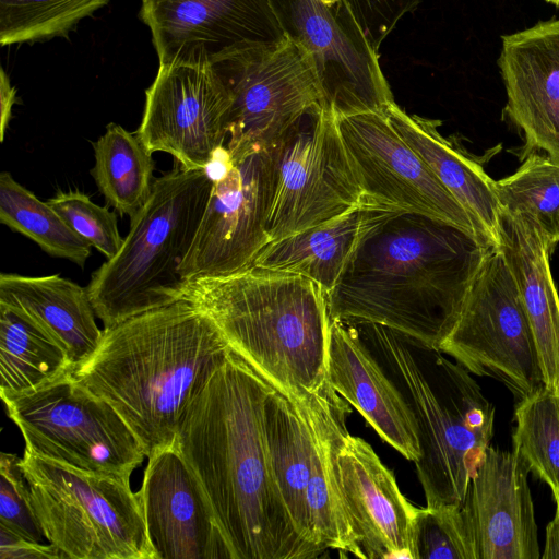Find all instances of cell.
Here are the masks:
<instances>
[{
  "mask_svg": "<svg viewBox=\"0 0 559 559\" xmlns=\"http://www.w3.org/2000/svg\"><path fill=\"white\" fill-rule=\"evenodd\" d=\"M273 390L233 350L189 403L176 444L200 481L231 559H313L273 475L264 425Z\"/></svg>",
  "mask_w": 559,
  "mask_h": 559,
  "instance_id": "obj_1",
  "label": "cell"
},
{
  "mask_svg": "<svg viewBox=\"0 0 559 559\" xmlns=\"http://www.w3.org/2000/svg\"><path fill=\"white\" fill-rule=\"evenodd\" d=\"M493 247L436 217L362 204L357 240L326 295L330 320L380 324L439 349Z\"/></svg>",
  "mask_w": 559,
  "mask_h": 559,
  "instance_id": "obj_2",
  "label": "cell"
},
{
  "mask_svg": "<svg viewBox=\"0 0 559 559\" xmlns=\"http://www.w3.org/2000/svg\"><path fill=\"white\" fill-rule=\"evenodd\" d=\"M230 352L212 318L180 299L105 328L73 374L119 413L150 456L176 441L187 406Z\"/></svg>",
  "mask_w": 559,
  "mask_h": 559,
  "instance_id": "obj_3",
  "label": "cell"
},
{
  "mask_svg": "<svg viewBox=\"0 0 559 559\" xmlns=\"http://www.w3.org/2000/svg\"><path fill=\"white\" fill-rule=\"evenodd\" d=\"M183 299L206 312L231 350L286 396L328 382L331 320L326 297L311 280L250 265L187 282Z\"/></svg>",
  "mask_w": 559,
  "mask_h": 559,
  "instance_id": "obj_4",
  "label": "cell"
},
{
  "mask_svg": "<svg viewBox=\"0 0 559 559\" xmlns=\"http://www.w3.org/2000/svg\"><path fill=\"white\" fill-rule=\"evenodd\" d=\"M354 324L415 419L426 506H461L493 435V405L440 349L380 324Z\"/></svg>",
  "mask_w": 559,
  "mask_h": 559,
  "instance_id": "obj_5",
  "label": "cell"
},
{
  "mask_svg": "<svg viewBox=\"0 0 559 559\" xmlns=\"http://www.w3.org/2000/svg\"><path fill=\"white\" fill-rule=\"evenodd\" d=\"M350 414L329 382L299 396L273 389L264 425L276 486L299 533L324 551L365 559L337 477Z\"/></svg>",
  "mask_w": 559,
  "mask_h": 559,
  "instance_id": "obj_6",
  "label": "cell"
},
{
  "mask_svg": "<svg viewBox=\"0 0 559 559\" xmlns=\"http://www.w3.org/2000/svg\"><path fill=\"white\" fill-rule=\"evenodd\" d=\"M213 179L206 169H176L155 179L144 205L131 217L118 253L86 286L105 328L183 299L180 267L206 209Z\"/></svg>",
  "mask_w": 559,
  "mask_h": 559,
  "instance_id": "obj_7",
  "label": "cell"
},
{
  "mask_svg": "<svg viewBox=\"0 0 559 559\" xmlns=\"http://www.w3.org/2000/svg\"><path fill=\"white\" fill-rule=\"evenodd\" d=\"M21 466L45 538L71 559H156L130 479L68 466L27 450Z\"/></svg>",
  "mask_w": 559,
  "mask_h": 559,
  "instance_id": "obj_8",
  "label": "cell"
},
{
  "mask_svg": "<svg viewBox=\"0 0 559 559\" xmlns=\"http://www.w3.org/2000/svg\"><path fill=\"white\" fill-rule=\"evenodd\" d=\"M1 399L25 450L38 456L129 479L146 456L119 413L85 388L73 369Z\"/></svg>",
  "mask_w": 559,
  "mask_h": 559,
  "instance_id": "obj_9",
  "label": "cell"
},
{
  "mask_svg": "<svg viewBox=\"0 0 559 559\" xmlns=\"http://www.w3.org/2000/svg\"><path fill=\"white\" fill-rule=\"evenodd\" d=\"M269 148L276 177L270 242L364 204L336 116L320 103L307 108Z\"/></svg>",
  "mask_w": 559,
  "mask_h": 559,
  "instance_id": "obj_10",
  "label": "cell"
},
{
  "mask_svg": "<svg viewBox=\"0 0 559 559\" xmlns=\"http://www.w3.org/2000/svg\"><path fill=\"white\" fill-rule=\"evenodd\" d=\"M439 349L468 372L501 382L518 402L545 386L530 319L498 247L486 254Z\"/></svg>",
  "mask_w": 559,
  "mask_h": 559,
  "instance_id": "obj_11",
  "label": "cell"
},
{
  "mask_svg": "<svg viewBox=\"0 0 559 559\" xmlns=\"http://www.w3.org/2000/svg\"><path fill=\"white\" fill-rule=\"evenodd\" d=\"M211 67L230 99V152L271 147L307 108L322 103L312 55L288 37L227 55Z\"/></svg>",
  "mask_w": 559,
  "mask_h": 559,
  "instance_id": "obj_12",
  "label": "cell"
},
{
  "mask_svg": "<svg viewBox=\"0 0 559 559\" xmlns=\"http://www.w3.org/2000/svg\"><path fill=\"white\" fill-rule=\"evenodd\" d=\"M286 37L313 57L322 91L321 106L336 117L385 111L394 102L379 52L344 2L269 0Z\"/></svg>",
  "mask_w": 559,
  "mask_h": 559,
  "instance_id": "obj_13",
  "label": "cell"
},
{
  "mask_svg": "<svg viewBox=\"0 0 559 559\" xmlns=\"http://www.w3.org/2000/svg\"><path fill=\"white\" fill-rule=\"evenodd\" d=\"M228 154L225 170L213 179L197 236L180 267L187 282L243 270L270 242L267 219L276 179L271 150Z\"/></svg>",
  "mask_w": 559,
  "mask_h": 559,
  "instance_id": "obj_14",
  "label": "cell"
},
{
  "mask_svg": "<svg viewBox=\"0 0 559 559\" xmlns=\"http://www.w3.org/2000/svg\"><path fill=\"white\" fill-rule=\"evenodd\" d=\"M364 204L425 214L495 246L391 123L385 111L336 117Z\"/></svg>",
  "mask_w": 559,
  "mask_h": 559,
  "instance_id": "obj_15",
  "label": "cell"
},
{
  "mask_svg": "<svg viewBox=\"0 0 559 559\" xmlns=\"http://www.w3.org/2000/svg\"><path fill=\"white\" fill-rule=\"evenodd\" d=\"M230 99L211 66L163 64L145 92L136 135L185 169H206L227 139Z\"/></svg>",
  "mask_w": 559,
  "mask_h": 559,
  "instance_id": "obj_16",
  "label": "cell"
},
{
  "mask_svg": "<svg viewBox=\"0 0 559 559\" xmlns=\"http://www.w3.org/2000/svg\"><path fill=\"white\" fill-rule=\"evenodd\" d=\"M159 66H211L286 36L269 0H142Z\"/></svg>",
  "mask_w": 559,
  "mask_h": 559,
  "instance_id": "obj_17",
  "label": "cell"
},
{
  "mask_svg": "<svg viewBox=\"0 0 559 559\" xmlns=\"http://www.w3.org/2000/svg\"><path fill=\"white\" fill-rule=\"evenodd\" d=\"M147 457L139 493L156 559H231L206 495L176 441Z\"/></svg>",
  "mask_w": 559,
  "mask_h": 559,
  "instance_id": "obj_18",
  "label": "cell"
},
{
  "mask_svg": "<svg viewBox=\"0 0 559 559\" xmlns=\"http://www.w3.org/2000/svg\"><path fill=\"white\" fill-rule=\"evenodd\" d=\"M530 468L513 450L488 447L461 511L476 559H539Z\"/></svg>",
  "mask_w": 559,
  "mask_h": 559,
  "instance_id": "obj_19",
  "label": "cell"
},
{
  "mask_svg": "<svg viewBox=\"0 0 559 559\" xmlns=\"http://www.w3.org/2000/svg\"><path fill=\"white\" fill-rule=\"evenodd\" d=\"M337 477L365 559H416L419 508L401 492L366 440L347 436L337 455Z\"/></svg>",
  "mask_w": 559,
  "mask_h": 559,
  "instance_id": "obj_20",
  "label": "cell"
},
{
  "mask_svg": "<svg viewBox=\"0 0 559 559\" xmlns=\"http://www.w3.org/2000/svg\"><path fill=\"white\" fill-rule=\"evenodd\" d=\"M498 66L504 111L523 132L526 148L559 163V19L502 36Z\"/></svg>",
  "mask_w": 559,
  "mask_h": 559,
  "instance_id": "obj_21",
  "label": "cell"
},
{
  "mask_svg": "<svg viewBox=\"0 0 559 559\" xmlns=\"http://www.w3.org/2000/svg\"><path fill=\"white\" fill-rule=\"evenodd\" d=\"M328 382L383 441L405 459L419 460L413 414L352 322L331 321Z\"/></svg>",
  "mask_w": 559,
  "mask_h": 559,
  "instance_id": "obj_22",
  "label": "cell"
},
{
  "mask_svg": "<svg viewBox=\"0 0 559 559\" xmlns=\"http://www.w3.org/2000/svg\"><path fill=\"white\" fill-rule=\"evenodd\" d=\"M497 247L530 319L545 386L559 394V295L549 266L554 248L532 218L501 209Z\"/></svg>",
  "mask_w": 559,
  "mask_h": 559,
  "instance_id": "obj_23",
  "label": "cell"
},
{
  "mask_svg": "<svg viewBox=\"0 0 559 559\" xmlns=\"http://www.w3.org/2000/svg\"><path fill=\"white\" fill-rule=\"evenodd\" d=\"M0 301L19 308L47 331L74 367L96 349L102 338L87 288L58 274L1 273Z\"/></svg>",
  "mask_w": 559,
  "mask_h": 559,
  "instance_id": "obj_24",
  "label": "cell"
},
{
  "mask_svg": "<svg viewBox=\"0 0 559 559\" xmlns=\"http://www.w3.org/2000/svg\"><path fill=\"white\" fill-rule=\"evenodd\" d=\"M386 115L402 138L497 246L500 205L496 181L440 134V121L408 115L396 103L389 106Z\"/></svg>",
  "mask_w": 559,
  "mask_h": 559,
  "instance_id": "obj_25",
  "label": "cell"
},
{
  "mask_svg": "<svg viewBox=\"0 0 559 559\" xmlns=\"http://www.w3.org/2000/svg\"><path fill=\"white\" fill-rule=\"evenodd\" d=\"M362 205L335 218L269 242L252 265L302 275L326 295L357 240Z\"/></svg>",
  "mask_w": 559,
  "mask_h": 559,
  "instance_id": "obj_26",
  "label": "cell"
},
{
  "mask_svg": "<svg viewBox=\"0 0 559 559\" xmlns=\"http://www.w3.org/2000/svg\"><path fill=\"white\" fill-rule=\"evenodd\" d=\"M74 369L63 347L19 308L0 301V395L21 393Z\"/></svg>",
  "mask_w": 559,
  "mask_h": 559,
  "instance_id": "obj_27",
  "label": "cell"
},
{
  "mask_svg": "<svg viewBox=\"0 0 559 559\" xmlns=\"http://www.w3.org/2000/svg\"><path fill=\"white\" fill-rule=\"evenodd\" d=\"M93 146L95 165L91 173L98 190L120 215L132 217L153 190L152 153L136 134L114 122Z\"/></svg>",
  "mask_w": 559,
  "mask_h": 559,
  "instance_id": "obj_28",
  "label": "cell"
},
{
  "mask_svg": "<svg viewBox=\"0 0 559 559\" xmlns=\"http://www.w3.org/2000/svg\"><path fill=\"white\" fill-rule=\"evenodd\" d=\"M0 222L11 230L37 243L51 257L69 260L84 267L91 255V243L76 234L46 201L0 174Z\"/></svg>",
  "mask_w": 559,
  "mask_h": 559,
  "instance_id": "obj_29",
  "label": "cell"
},
{
  "mask_svg": "<svg viewBox=\"0 0 559 559\" xmlns=\"http://www.w3.org/2000/svg\"><path fill=\"white\" fill-rule=\"evenodd\" d=\"M496 191L501 210L532 218L552 248L559 242V163L531 153L514 174L496 181Z\"/></svg>",
  "mask_w": 559,
  "mask_h": 559,
  "instance_id": "obj_30",
  "label": "cell"
},
{
  "mask_svg": "<svg viewBox=\"0 0 559 559\" xmlns=\"http://www.w3.org/2000/svg\"><path fill=\"white\" fill-rule=\"evenodd\" d=\"M513 450L552 491H559V394L546 386L519 401Z\"/></svg>",
  "mask_w": 559,
  "mask_h": 559,
  "instance_id": "obj_31",
  "label": "cell"
},
{
  "mask_svg": "<svg viewBox=\"0 0 559 559\" xmlns=\"http://www.w3.org/2000/svg\"><path fill=\"white\" fill-rule=\"evenodd\" d=\"M110 0H0V44L47 40L67 35Z\"/></svg>",
  "mask_w": 559,
  "mask_h": 559,
  "instance_id": "obj_32",
  "label": "cell"
},
{
  "mask_svg": "<svg viewBox=\"0 0 559 559\" xmlns=\"http://www.w3.org/2000/svg\"><path fill=\"white\" fill-rule=\"evenodd\" d=\"M416 559H476L461 506L419 508Z\"/></svg>",
  "mask_w": 559,
  "mask_h": 559,
  "instance_id": "obj_33",
  "label": "cell"
},
{
  "mask_svg": "<svg viewBox=\"0 0 559 559\" xmlns=\"http://www.w3.org/2000/svg\"><path fill=\"white\" fill-rule=\"evenodd\" d=\"M47 202L76 234L107 260L118 253L123 238L118 229L117 215L107 206L94 203L78 190L59 192Z\"/></svg>",
  "mask_w": 559,
  "mask_h": 559,
  "instance_id": "obj_34",
  "label": "cell"
},
{
  "mask_svg": "<svg viewBox=\"0 0 559 559\" xmlns=\"http://www.w3.org/2000/svg\"><path fill=\"white\" fill-rule=\"evenodd\" d=\"M21 459L11 453L1 454L0 525L29 540L44 543L46 538L32 504Z\"/></svg>",
  "mask_w": 559,
  "mask_h": 559,
  "instance_id": "obj_35",
  "label": "cell"
},
{
  "mask_svg": "<svg viewBox=\"0 0 559 559\" xmlns=\"http://www.w3.org/2000/svg\"><path fill=\"white\" fill-rule=\"evenodd\" d=\"M370 45L378 52L397 22L421 0H344Z\"/></svg>",
  "mask_w": 559,
  "mask_h": 559,
  "instance_id": "obj_36",
  "label": "cell"
},
{
  "mask_svg": "<svg viewBox=\"0 0 559 559\" xmlns=\"http://www.w3.org/2000/svg\"><path fill=\"white\" fill-rule=\"evenodd\" d=\"M62 554L52 544L29 540L0 525V559H60Z\"/></svg>",
  "mask_w": 559,
  "mask_h": 559,
  "instance_id": "obj_37",
  "label": "cell"
},
{
  "mask_svg": "<svg viewBox=\"0 0 559 559\" xmlns=\"http://www.w3.org/2000/svg\"><path fill=\"white\" fill-rule=\"evenodd\" d=\"M16 103V91L11 85L10 79L1 69L0 76V141L2 142L8 129L12 107Z\"/></svg>",
  "mask_w": 559,
  "mask_h": 559,
  "instance_id": "obj_38",
  "label": "cell"
},
{
  "mask_svg": "<svg viewBox=\"0 0 559 559\" xmlns=\"http://www.w3.org/2000/svg\"><path fill=\"white\" fill-rule=\"evenodd\" d=\"M556 502V513L546 528V540L544 554L540 556L545 559H559V491H552Z\"/></svg>",
  "mask_w": 559,
  "mask_h": 559,
  "instance_id": "obj_39",
  "label": "cell"
},
{
  "mask_svg": "<svg viewBox=\"0 0 559 559\" xmlns=\"http://www.w3.org/2000/svg\"><path fill=\"white\" fill-rule=\"evenodd\" d=\"M329 7H340L344 3V0H322Z\"/></svg>",
  "mask_w": 559,
  "mask_h": 559,
  "instance_id": "obj_40",
  "label": "cell"
},
{
  "mask_svg": "<svg viewBox=\"0 0 559 559\" xmlns=\"http://www.w3.org/2000/svg\"><path fill=\"white\" fill-rule=\"evenodd\" d=\"M545 1L559 8V0H545Z\"/></svg>",
  "mask_w": 559,
  "mask_h": 559,
  "instance_id": "obj_41",
  "label": "cell"
}]
</instances>
